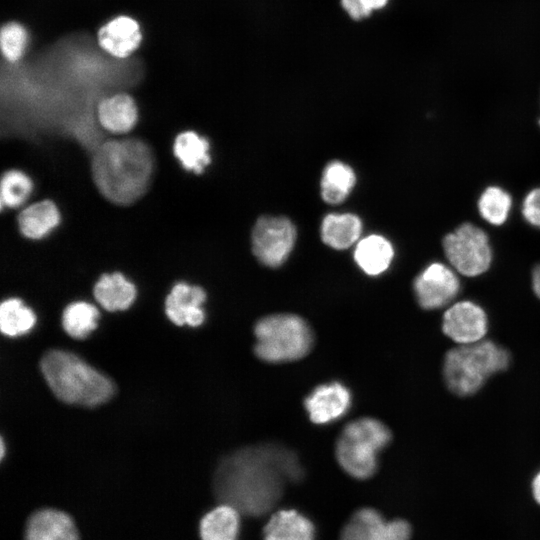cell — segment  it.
<instances>
[{
    "mask_svg": "<svg viewBox=\"0 0 540 540\" xmlns=\"http://www.w3.org/2000/svg\"><path fill=\"white\" fill-rule=\"evenodd\" d=\"M302 475L290 450L276 445L251 446L222 460L215 472L214 491L222 504L241 514L261 516L280 500L285 485Z\"/></svg>",
    "mask_w": 540,
    "mask_h": 540,
    "instance_id": "1",
    "label": "cell"
},
{
    "mask_svg": "<svg viewBox=\"0 0 540 540\" xmlns=\"http://www.w3.org/2000/svg\"><path fill=\"white\" fill-rule=\"evenodd\" d=\"M149 146L137 138L112 139L98 145L91 174L98 192L117 205H130L147 192L153 175Z\"/></svg>",
    "mask_w": 540,
    "mask_h": 540,
    "instance_id": "2",
    "label": "cell"
},
{
    "mask_svg": "<svg viewBox=\"0 0 540 540\" xmlns=\"http://www.w3.org/2000/svg\"><path fill=\"white\" fill-rule=\"evenodd\" d=\"M40 368L54 395L67 404L97 406L114 393L108 377L73 353L49 350L42 356Z\"/></svg>",
    "mask_w": 540,
    "mask_h": 540,
    "instance_id": "3",
    "label": "cell"
},
{
    "mask_svg": "<svg viewBox=\"0 0 540 540\" xmlns=\"http://www.w3.org/2000/svg\"><path fill=\"white\" fill-rule=\"evenodd\" d=\"M509 362L504 348L491 341H478L449 350L443 375L453 393L467 396L476 393L489 376L505 370Z\"/></svg>",
    "mask_w": 540,
    "mask_h": 540,
    "instance_id": "4",
    "label": "cell"
},
{
    "mask_svg": "<svg viewBox=\"0 0 540 540\" xmlns=\"http://www.w3.org/2000/svg\"><path fill=\"white\" fill-rule=\"evenodd\" d=\"M255 354L270 363L289 362L306 356L313 345L308 323L295 314H272L255 325Z\"/></svg>",
    "mask_w": 540,
    "mask_h": 540,
    "instance_id": "5",
    "label": "cell"
},
{
    "mask_svg": "<svg viewBox=\"0 0 540 540\" xmlns=\"http://www.w3.org/2000/svg\"><path fill=\"white\" fill-rule=\"evenodd\" d=\"M391 441V432L381 421L364 417L348 423L336 442V459L356 479H367L377 469L378 453Z\"/></svg>",
    "mask_w": 540,
    "mask_h": 540,
    "instance_id": "6",
    "label": "cell"
},
{
    "mask_svg": "<svg viewBox=\"0 0 540 540\" xmlns=\"http://www.w3.org/2000/svg\"><path fill=\"white\" fill-rule=\"evenodd\" d=\"M444 253L461 274L474 277L488 270L492 250L487 234L479 227L464 223L443 238Z\"/></svg>",
    "mask_w": 540,
    "mask_h": 540,
    "instance_id": "7",
    "label": "cell"
},
{
    "mask_svg": "<svg viewBox=\"0 0 540 540\" xmlns=\"http://www.w3.org/2000/svg\"><path fill=\"white\" fill-rule=\"evenodd\" d=\"M296 240L294 224L286 217L263 216L252 231V250L255 257L264 265H282Z\"/></svg>",
    "mask_w": 540,
    "mask_h": 540,
    "instance_id": "8",
    "label": "cell"
},
{
    "mask_svg": "<svg viewBox=\"0 0 540 540\" xmlns=\"http://www.w3.org/2000/svg\"><path fill=\"white\" fill-rule=\"evenodd\" d=\"M459 290L457 275L440 262L429 264L414 280L418 304L426 310L445 306L456 297Z\"/></svg>",
    "mask_w": 540,
    "mask_h": 540,
    "instance_id": "9",
    "label": "cell"
},
{
    "mask_svg": "<svg viewBox=\"0 0 540 540\" xmlns=\"http://www.w3.org/2000/svg\"><path fill=\"white\" fill-rule=\"evenodd\" d=\"M410 525L404 520H385L370 508L360 509L344 526L340 540H409Z\"/></svg>",
    "mask_w": 540,
    "mask_h": 540,
    "instance_id": "10",
    "label": "cell"
},
{
    "mask_svg": "<svg viewBox=\"0 0 540 540\" xmlns=\"http://www.w3.org/2000/svg\"><path fill=\"white\" fill-rule=\"evenodd\" d=\"M487 328L485 311L471 301L457 302L443 316V332L462 345L478 342L486 334Z\"/></svg>",
    "mask_w": 540,
    "mask_h": 540,
    "instance_id": "11",
    "label": "cell"
},
{
    "mask_svg": "<svg viewBox=\"0 0 540 540\" xmlns=\"http://www.w3.org/2000/svg\"><path fill=\"white\" fill-rule=\"evenodd\" d=\"M206 293L200 286H191L184 282L175 284L165 299L167 317L176 325L187 324L200 326L205 319L201 308Z\"/></svg>",
    "mask_w": 540,
    "mask_h": 540,
    "instance_id": "12",
    "label": "cell"
},
{
    "mask_svg": "<svg viewBox=\"0 0 540 540\" xmlns=\"http://www.w3.org/2000/svg\"><path fill=\"white\" fill-rule=\"evenodd\" d=\"M350 404L349 390L338 382L319 385L304 401L309 418L315 424L329 423L341 417Z\"/></svg>",
    "mask_w": 540,
    "mask_h": 540,
    "instance_id": "13",
    "label": "cell"
},
{
    "mask_svg": "<svg viewBox=\"0 0 540 540\" xmlns=\"http://www.w3.org/2000/svg\"><path fill=\"white\" fill-rule=\"evenodd\" d=\"M25 540H79V536L68 514L55 509H43L29 519Z\"/></svg>",
    "mask_w": 540,
    "mask_h": 540,
    "instance_id": "14",
    "label": "cell"
},
{
    "mask_svg": "<svg viewBox=\"0 0 540 540\" xmlns=\"http://www.w3.org/2000/svg\"><path fill=\"white\" fill-rule=\"evenodd\" d=\"M141 38L138 23L127 16L114 18L98 31L100 46L118 58L130 55L140 44Z\"/></svg>",
    "mask_w": 540,
    "mask_h": 540,
    "instance_id": "15",
    "label": "cell"
},
{
    "mask_svg": "<svg viewBox=\"0 0 540 540\" xmlns=\"http://www.w3.org/2000/svg\"><path fill=\"white\" fill-rule=\"evenodd\" d=\"M97 120L100 126L110 133H128L138 120L136 103L125 93L106 97L98 104Z\"/></svg>",
    "mask_w": 540,
    "mask_h": 540,
    "instance_id": "16",
    "label": "cell"
},
{
    "mask_svg": "<svg viewBox=\"0 0 540 540\" xmlns=\"http://www.w3.org/2000/svg\"><path fill=\"white\" fill-rule=\"evenodd\" d=\"M61 214L57 205L44 199L23 209L17 217L19 232L27 239L40 240L60 223Z\"/></svg>",
    "mask_w": 540,
    "mask_h": 540,
    "instance_id": "17",
    "label": "cell"
},
{
    "mask_svg": "<svg viewBox=\"0 0 540 540\" xmlns=\"http://www.w3.org/2000/svg\"><path fill=\"white\" fill-rule=\"evenodd\" d=\"M313 523L296 510L274 513L264 527V540H314Z\"/></svg>",
    "mask_w": 540,
    "mask_h": 540,
    "instance_id": "18",
    "label": "cell"
},
{
    "mask_svg": "<svg viewBox=\"0 0 540 540\" xmlns=\"http://www.w3.org/2000/svg\"><path fill=\"white\" fill-rule=\"evenodd\" d=\"M97 302L108 311L128 309L136 298L135 285L122 273L103 274L93 289Z\"/></svg>",
    "mask_w": 540,
    "mask_h": 540,
    "instance_id": "19",
    "label": "cell"
},
{
    "mask_svg": "<svg viewBox=\"0 0 540 540\" xmlns=\"http://www.w3.org/2000/svg\"><path fill=\"white\" fill-rule=\"evenodd\" d=\"M172 149L182 167L195 174H201L211 162L209 142L195 131L180 132L174 139Z\"/></svg>",
    "mask_w": 540,
    "mask_h": 540,
    "instance_id": "20",
    "label": "cell"
},
{
    "mask_svg": "<svg viewBox=\"0 0 540 540\" xmlns=\"http://www.w3.org/2000/svg\"><path fill=\"white\" fill-rule=\"evenodd\" d=\"M393 256L392 244L380 235H370L361 239L354 252L358 266L372 276L383 273L390 266Z\"/></svg>",
    "mask_w": 540,
    "mask_h": 540,
    "instance_id": "21",
    "label": "cell"
},
{
    "mask_svg": "<svg viewBox=\"0 0 540 540\" xmlns=\"http://www.w3.org/2000/svg\"><path fill=\"white\" fill-rule=\"evenodd\" d=\"M240 512L228 504H220L207 512L200 522L202 540H237Z\"/></svg>",
    "mask_w": 540,
    "mask_h": 540,
    "instance_id": "22",
    "label": "cell"
},
{
    "mask_svg": "<svg viewBox=\"0 0 540 540\" xmlns=\"http://www.w3.org/2000/svg\"><path fill=\"white\" fill-rule=\"evenodd\" d=\"M362 230L359 217L351 213H332L325 216L321 225V237L334 249H346L354 244Z\"/></svg>",
    "mask_w": 540,
    "mask_h": 540,
    "instance_id": "23",
    "label": "cell"
},
{
    "mask_svg": "<svg viewBox=\"0 0 540 540\" xmlns=\"http://www.w3.org/2000/svg\"><path fill=\"white\" fill-rule=\"evenodd\" d=\"M353 169L341 161H332L324 169L321 195L324 201L338 204L344 201L355 185Z\"/></svg>",
    "mask_w": 540,
    "mask_h": 540,
    "instance_id": "24",
    "label": "cell"
},
{
    "mask_svg": "<svg viewBox=\"0 0 540 540\" xmlns=\"http://www.w3.org/2000/svg\"><path fill=\"white\" fill-rule=\"evenodd\" d=\"M98 318L99 311L94 305L77 301L64 309L62 325L69 336L83 339L96 329Z\"/></svg>",
    "mask_w": 540,
    "mask_h": 540,
    "instance_id": "25",
    "label": "cell"
},
{
    "mask_svg": "<svg viewBox=\"0 0 540 540\" xmlns=\"http://www.w3.org/2000/svg\"><path fill=\"white\" fill-rule=\"evenodd\" d=\"M36 322L34 312L19 298H9L0 306V328L3 334L16 337L30 331Z\"/></svg>",
    "mask_w": 540,
    "mask_h": 540,
    "instance_id": "26",
    "label": "cell"
},
{
    "mask_svg": "<svg viewBox=\"0 0 540 540\" xmlns=\"http://www.w3.org/2000/svg\"><path fill=\"white\" fill-rule=\"evenodd\" d=\"M32 191L33 182L26 173L18 169L7 170L1 179V207H20L28 200Z\"/></svg>",
    "mask_w": 540,
    "mask_h": 540,
    "instance_id": "27",
    "label": "cell"
},
{
    "mask_svg": "<svg viewBox=\"0 0 540 540\" xmlns=\"http://www.w3.org/2000/svg\"><path fill=\"white\" fill-rule=\"evenodd\" d=\"M511 206V196L498 186L487 187L478 200L480 215L492 225L503 224L508 218Z\"/></svg>",
    "mask_w": 540,
    "mask_h": 540,
    "instance_id": "28",
    "label": "cell"
},
{
    "mask_svg": "<svg viewBox=\"0 0 540 540\" xmlns=\"http://www.w3.org/2000/svg\"><path fill=\"white\" fill-rule=\"evenodd\" d=\"M1 50L5 58L15 62L21 58L27 43V32L18 23L12 22L1 29Z\"/></svg>",
    "mask_w": 540,
    "mask_h": 540,
    "instance_id": "29",
    "label": "cell"
},
{
    "mask_svg": "<svg viewBox=\"0 0 540 540\" xmlns=\"http://www.w3.org/2000/svg\"><path fill=\"white\" fill-rule=\"evenodd\" d=\"M522 214L530 225L540 228V188L527 193L522 204Z\"/></svg>",
    "mask_w": 540,
    "mask_h": 540,
    "instance_id": "30",
    "label": "cell"
},
{
    "mask_svg": "<svg viewBox=\"0 0 540 540\" xmlns=\"http://www.w3.org/2000/svg\"><path fill=\"white\" fill-rule=\"evenodd\" d=\"M341 5L349 16L356 21L369 16L360 0H341Z\"/></svg>",
    "mask_w": 540,
    "mask_h": 540,
    "instance_id": "31",
    "label": "cell"
},
{
    "mask_svg": "<svg viewBox=\"0 0 540 540\" xmlns=\"http://www.w3.org/2000/svg\"><path fill=\"white\" fill-rule=\"evenodd\" d=\"M368 15L375 9L383 8L388 0H360Z\"/></svg>",
    "mask_w": 540,
    "mask_h": 540,
    "instance_id": "32",
    "label": "cell"
},
{
    "mask_svg": "<svg viewBox=\"0 0 540 540\" xmlns=\"http://www.w3.org/2000/svg\"><path fill=\"white\" fill-rule=\"evenodd\" d=\"M532 287L538 298H540V264L532 272Z\"/></svg>",
    "mask_w": 540,
    "mask_h": 540,
    "instance_id": "33",
    "label": "cell"
},
{
    "mask_svg": "<svg viewBox=\"0 0 540 540\" xmlns=\"http://www.w3.org/2000/svg\"><path fill=\"white\" fill-rule=\"evenodd\" d=\"M532 493L536 502L540 505V471L536 474L532 482Z\"/></svg>",
    "mask_w": 540,
    "mask_h": 540,
    "instance_id": "34",
    "label": "cell"
},
{
    "mask_svg": "<svg viewBox=\"0 0 540 540\" xmlns=\"http://www.w3.org/2000/svg\"><path fill=\"white\" fill-rule=\"evenodd\" d=\"M4 455V443L3 440H1V457Z\"/></svg>",
    "mask_w": 540,
    "mask_h": 540,
    "instance_id": "35",
    "label": "cell"
},
{
    "mask_svg": "<svg viewBox=\"0 0 540 540\" xmlns=\"http://www.w3.org/2000/svg\"><path fill=\"white\" fill-rule=\"evenodd\" d=\"M539 125H540V119H539Z\"/></svg>",
    "mask_w": 540,
    "mask_h": 540,
    "instance_id": "36",
    "label": "cell"
}]
</instances>
